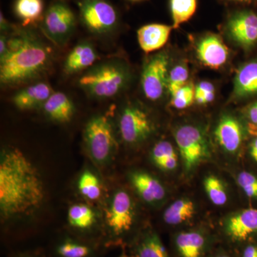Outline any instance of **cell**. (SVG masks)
<instances>
[{
  "mask_svg": "<svg viewBox=\"0 0 257 257\" xmlns=\"http://www.w3.org/2000/svg\"><path fill=\"white\" fill-rule=\"evenodd\" d=\"M195 214L194 202L187 198L179 199L168 207L164 214V221L170 226H178L192 219Z\"/></svg>",
  "mask_w": 257,
  "mask_h": 257,
  "instance_id": "cell-25",
  "label": "cell"
},
{
  "mask_svg": "<svg viewBox=\"0 0 257 257\" xmlns=\"http://www.w3.org/2000/svg\"><path fill=\"white\" fill-rule=\"evenodd\" d=\"M257 94V61L240 67L234 79V96L244 98Z\"/></svg>",
  "mask_w": 257,
  "mask_h": 257,
  "instance_id": "cell-24",
  "label": "cell"
},
{
  "mask_svg": "<svg viewBox=\"0 0 257 257\" xmlns=\"http://www.w3.org/2000/svg\"><path fill=\"white\" fill-rule=\"evenodd\" d=\"M51 51L32 32L22 31L8 40L6 54L0 57V81L14 86L40 77L49 67Z\"/></svg>",
  "mask_w": 257,
  "mask_h": 257,
  "instance_id": "cell-2",
  "label": "cell"
},
{
  "mask_svg": "<svg viewBox=\"0 0 257 257\" xmlns=\"http://www.w3.org/2000/svg\"><path fill=\"white\" fill-rule=\"evenodd\" d=\"M15 14L23 26L34 25L42 21L44 15L43 0H15Z\"/></svg>",
  "mask_w": 257,
  "mask_h": 257,
  "instance_id": "cell-26",
  "label": "cell"
},
{
  "mask_svg": "<svg viewBox=\"0 0 257 257\" xmlns=\"http://www.w3.org/2000/svg\"><path fill=\"white\" fill-rule=\"evenodd\" d=\"M214 135L219 146L227 153H236L242 143V126L239 120L231 115H224L221 118Z\"/></svg>",
  "mask_w": 257,
  "mask_h": 257,
  "instance_id": "cell-19",
  "label": "cell"
},
{
  "mask_svg": "<svg viewBox=\"0 0 257 257\" xmlns=\"http://www.w3.org/2000/svg\"><path fill=\"white\" fill-rule=\"evenodd\" d=\"M45 199V185L36 166L19 149H4L0 155L2 223L9 224L33 216Z\"/></svg>",
  "mask_w": 257,
  "mask_h": 257,
  "instance_id": "cell-1",
  "label": "cell"
},
{
  "mask_svg": "<svg viewBox=\"0 0 257 257\" xmlns=\"http://www.w3.org/2000/svg\"><path fill=\"white\" fill-rule=\"evenodd\" d=\"M233 41L243 47H250L257 42V15L251 11L236 13L226 26Z\"/></svg>",
  "mask_w": 257,
  "mask_h": 257,
  "instance_id": "cell-15",
  "label": "cell"
},
{
  "mask_svg": "<svg viewBox=\"0 0 257 257\" xmlns=\"http://www.w3.org/2000/svg\"><path fill=\"white\" fill-rule=\"evenodd\" d=\"M101 247L100 243L90 241L70 234L57 238L52 247V257H97Z\"/></svg>",
  "mask_w": 257,
  "mask_h": 257,
  "instance_id": "cell-14",
  "label": "cell"
},
{
  "mask_svg": "<svg viewBox=\"0 0 257 257\" xmlns=\"http://www.w3.org/2000/svg\"><path fill=\"white\" fill-rule=\"evenodd\" d=\"M84 141L88 155L96 165L110 163L117 148L111 119L104 114L92 116L84 128Z\"/></svg>",
  "mask_w": 257,
  "mask_h": 257,
  "instance_id": "cell-5",
  "label": "cell"
},
{
  "mask_svg": "<svg viewBox=\"0 0 257 257\" xmlns=\"http://www.w3.org/2000/svg\"><path fill=\"white\" fill-rule=\"evenodd\" d=\"M77 189L83 197L92 202L99 200L103 194L100 179L89 169L84 170L79 176L77 180Z\"/></svg>",
  "mask_w": 257,
  "mask_h": 257,
  "instance_id": "cell-27",
  "label": "cell"
},
{
  "mask_svg": "<svg viewBox=\"0 0 257 257\" xmlns=\"http://www.w3.org/2000/svg\"><path fill=\"white\" fill-rule=\"evenodd\" d=\"M213 238L202 229L178 231L172 239L174 251L177 257H209Z\"/></svg>",
  "mask_w": 257,
  "mask_h": 257,
  "instance_id": "cell-12",
  "label": "cell"
},
{
  "mask_svg": "<svg viewBox=\"0 0 257 257\" xmlns=\"http://www.w3.org/2000/svg\"><path fill=\"white\" fill-rule=\"evenodd\" d=\"M197 0H170L171 14L174 29L187 23L196 13Z\"/></svg>",
  "mask_w": 257,
  "mask_h": 257,
  "instance_id": "cell-28",
  "label": "cell"
},
{
  "mask_svg": "<svg viewBox=\"0 0 257 257\" xmlns=\"http://www.w3.org/2000/svg\"><path fill=\"white\" fill-rule=\"evenodd\" d=\"M130 183L142 199L150 204H157L166 197V189L162 182L143 171H134L128 175Z\"/></svg>",
  "mask_w": 257,
  "mask_h": 257,
  "instance_id": "cell-18",
  "label": "cell"
},
{
  "mask_svg": "<svg viewBox=\"0 0 257 257\" xmlns=\"http://www.w3.org/2000/svg\"><path fill=\"white\" fill-rule=\"evenodd\" d=\"M130 80L127 67L117 61H108L87 70L79 79V87L98 99H109L119 94Z\"/></svg>",
  "mask_w": 257,
  "mask_h": 257,
  "instance_id": "cell-4",
  "label": "cell"
},
{
  "mask_svg": "<svg viewBox=\"0 0 257 257\" xmlns=\"http://www.w3.org/2000/svg\"><path fill=\"white\" fill-rule=\"evenodd\" d=\"M169 64V56L164 52L153 56L145 64L142 73V89L150 100H159L167 90Z\"/></svg>",
  "mask_w": 257,
  "mask_h": 257,
  "instance_id": "cell-10",
  "label": "cell"
},
{
  "mask_svg": "<svg viewBox=\"0 0 257 257\" xmlns=\"http://www.w3.org/2000/svg\"><path fill=\"white\" fill-rule=\"evenodd\" d=\"M215 98V87L212 83L202 81L195 87V101L201 105L212 102Z\"/></svg>",
  "mask_w": 257,
  "mask_h": 257,
  "instance_id": "cell-33",
  "label": "cell"
},
{
  "mask_svg": "<svg viewBox=\"0 0 257 257\" xmlns=\"http://www.w3.org/2000/svg\"><path fill=\"white\" fill-rule=\"evenodd\" d=\"M236 257H257V241L240 246L239 256Z\"/></svg>",
  "mask_w": 257,
  "mask_h": 257,
  "instance_id": "cell-35",
  "label": "cell"
},
{
  "mask_svg": "<svg viewBox=\"0 0 257 257\" xmlns=\"http://www.w3.org/2000/svg\"><path fill=\"white\" fill-rule=\"evenodd\" d=\"M178 165V157L177 155L171 157L167 160L162 161L160 162L157 167L160 170L166 171V172H170V171L175 170Z\"/></svg>",
  "mask_w": 257,
  "mask_h": 257,
  "instance_id": "cell-36",
  "label": "cell"
},
{
  "mask_svg": "<svg viewBox=\"0 0 257 257\" xmlns=\"http://www.w3.org/2000/svg\"><path fill=\"white\" fill-rule=\"evenodd\" d=\"M195 100V87L187 83L178 92L171 96V104L177 109H184L192 105Z\"/></svg>",
  "mask_w": 257,
  "mask_h": 257,
  "instance_id": "cell-31",
  "label": "cell"
},
{
  "mask_svg": "<svg viewBox=\"0 0 257 257\" xmlns=\"http://www.w3.org/2000/svg\"><path fill=\"white\" fill-rule=\"evenodd\" d=\"M49 119L57 123H67L72 119L75 108L72 101L64 93L53 92L42 106Z\"/></svg>",
  "mask_w": 257,
  "mask_h": 257,
  "instance_id": "cell-23",
  "label": "cell"
},
{
  "mask_svg": "<svg viewBox=\"0 0 257 257\" xmlns=\"http://www.w3.org/2000/svg\"><path fill=\"white\" fill-rule=\"evenodd\" d=\"M248 116L253 124L257 125V102L251 106L248 111Z\"/></svg>",
  "mask_w": 257,
  "mask_h": 257,
  "instance_id": "cell-38",
  "label": "cell"
},
{
  "mask_svg": "<svg viewBox=\"0 0 257 257\" xmlns=\"http://www.w3.org/2000/svg\"><path fill=\"white\" fill-rule=\"evenodd\" d=\"M127 246L137 257H170L160 235L152 228L138 231Z\"/></svg>",
  "mask_w": 257,
  "mask_h": 257,
  "instance_id": "cell-16",
  "label": "cell"
},
{
  "mask_svg": "<svg viewBox=\"0 0 257 257\" xmlns=\"http://www.w3.org/2000/svg\"><path fill=\"white\" fill-rule=\"evenodd\" d=\"M52 93V88L48 84L38 82L16 93L13 101L20 110H32L43 106Z\"/></svg>",
  "mask_w": 257,
  "mask_h": 257,
  "instance_id": "cell-21",
  "label": "cell"
},
{
  "mask_svg": "<svg viewBox=\"0 0 257 257\" xmlns=\"http://www.w3.org/2000/svg\"><path fill=\"white\" fill-rule=\"evenodd\" d=\"M12 257H42L40 253L37 251H25V252H21L17 253Z\"/></svg>",
  "mask_w": 257,
  "mask_h": 257,
  "instance_id": "cell-41",
  "label": "cell"
},
{
  "mask_svg": "<svg viewBox=\"0 0 257 257\" xmlns=\"http://www.w3.org/2000/svg\"><path fill=\"white\" fill-rule=\"evenodd\" d=\"M250 155L257 163V138L253 140L250 146Z\"/></svg>",
  "mask_w": 257,
  "mask_h": 257,
  "instance_id": "cell-40",
  "label": "cell"
},
{
  "mask_svg": "<svg viewBox=\"0 0 257 257\" xmlns=\"http://www.w3.org/2000/svg\"><path fill=\"white\" fill-rule=\"evenodd\" d=\"M237 182L245 194L249 198H257V177L247 172L238 175Z\"/></svg>",
  "mask_w": 257,
  "mask_h": 257,
  "instance_id": "cell-34",
  "label": "cell"
},
{
  "mask_svg": "<svg viewBox=\"0 0 257 257\" xmlns=\"http://www.w3.org/2000/svg\"><path fill=\"white\" fill-rule=\"evenodd\" d=\"M135 207L131 196L117 189L108 202L102 229V243L106 246H127L135 234Z\"/></svg>",
  "mask_w": 257,
  "mask_h": 257,
  "instance_id": "cell-3",
  "label": "cell"
},
{
  "mask_svg": "<svg viewBox=\"0 0 257 257\" xmlns=\"http://www.w3.org/2000/svg\"><path fill=\"white\" fill-rule=\"evenodd\" d=\"M172 27L163 24L153 23L139 29V45L146 53L162 48L170 38Z\"/></svg>",
  "mask_w": 257,
  "mask_h": 257,
  "instance_id": "cell-20",
  "label": "cell"
},
{
  "mask_svg": "<svg viewBox=\"0 0 257 257\" xmlns=\"http://www.w3.org/2000/svg\"><path fill=\"white\" fill-rule=\"evenodd\" d=\"M75 26V15L64 0L53 2L42 20V31L47 38L60 46L68 40Z\"/></svg>",
  "mask_w": 257,
  "mask_h": 257,
  "instance_id": "cell-8",
  "label": "cell"
},
{
  "mask_svg": "<svg viewBox=\"0 0 257 257\" xmlns=\"http://www.w3.org/2000/svg\"><path fill=\"white\" fill-rule=\"evenodd\" d=\"M222 234L230 244L241 246L257 241V209H243L230 216L223 224Z\"/></svg>",
  "mask_w": 257,
  "mask_h": 257,
  "instance_id": "cell-11",
  "label": "cell"
},
{
  "mask_svg": "<svg viewBox=\"0 0 257 257\" xmlns=\"http://www.w3.org/2000/svg\"><path fill=\"white\" fill-rule=\"evenodd\" d=\"M67 222L77 236L102 244L97 235L96 212L87 204L79 203L71 206L67 211Z\"/></svg>",
  "mask_w": 257,
  "mask_h": 257,
  "instance_id": "cell-13",
  "label": "cell"
},
{
  "mask_svg": "<svg viewBox=\"0 0 257 257\" xmlns=\"http://www.w3.org/2000/svg\"><path fill=\"white\" fill-rule=\"evenodd\" d=\"M209 257H236L233 256L232 254L227 252V251H225L224 249L219 250V251H216V252H214L211 253L210 256Z\"/></svg>",
  "mask_w": 257,
  "mask_h": 257,
  "instance_id": "cell-42",
  "label": "cell"
},
{
  "mask_svg": "<svg viewBox=\"0 0 257 257\" xmlns=\"http://www.w3.org/2000/svg\"><path fill=\"white\" fill-rule=\"evenodd\" d=\"M198 59L204 66L217 69L224 66L229 59V50L215 35L203 37L197 46Z\"/></svg>",
  "mask_w": 257,
  "mask_h": 257,
  "instance_id": "cell-17",
  "label": "cell"
},
{
  "mask_svg": "<svg viewBox=\"0 0 257 257\" xmlns=\"http://www.w3.org/2000/svg\"><path fill=\"white\" fill-rule=\"evenodd\" d=\"M119 257H137L135 255L132 254V253L126 252V250L124 248H123L122 252L119 255Z\"/></svg>",
  "mask_w": 257,
  "mask_h": 257,
  "instance_id": "cell-43",
  "label": "cell"
},
{
  "mask_svg": "<svg viewBox=\"0 0 257 257\" xmlns=\"http://www.w3.org/2000/svg\"><path fill=\"white\" fill-rule=\"evenodd\" d=\"M8 48V40L5 35H2L0 38V57H3L6 54Z\"/></svg>",
  "mask_w": 257,
  "mask_h": 257,
  "instance_id": "cell-37",
  "label": "cell"
},
{
  "mask_svg": "<svg viewBox=\"0 0 257 257\" xmlns=\"http://www.w3.org/2000/svg\"><path fill=\"white\" fill-rule=\"evenodd\" d=\"M119 131L125 143L136 145L144 143L154 132L153 121L141 106L128 104L119 114Z\"/></svg>",
  "mask_w": 257,
  "mask_h": 257,
  "instance_id": "cell-9",
  "label": "cell"
},
{
  "mask_svg": "<svg viewBox=\"0 0 257 257\" xmlns=\"http://www.w3.org/2000/svg\"><path fill=\"white\" fill-rule=\"evenodd\" d=\"M175 155H177L173 145L170 142L164 141V140L155 144L150 153L152 162L156 167L162 161Z\"/></svg>",
  "mask_w": 257,
  "mask_h": 257,
  "instance_id": "cell-32",
  "label": "cell"
},
{
  "mask_svg": "<svg viewBox=\"0 0 257 257\" xmlns=\"http://www.w3.org/2000/svg\"><path fill=\"white\" fill-rule=\"evenodd\" d=\"M131 1L137 2V1H141V0H131Z\"/></svg>",
  "mask_w": 257,
  "mask_h": 257,
  "instance_id": "cell-45",
  "label": "cell"
},
{
  "mask_svg": "<svg viewBox=\"0 0 257 257\" xmlns=\"http://www.w3.org/2000/svg\"><path fill=\"white\" fill-rule=\"evenodd\" d=\"M0 28H1L2 31L3 32L8 31L11 28L9 22L5 18L3 13H1V15H0Z\"/></svg>",
  "mask_w": 257,
  "mask_h": 257,
  "instance_id": "cell-39",
  "label": "cell"
},
{
  "mask_svg": "<svg viewBox=\"0 0 257 257\" xmlns=\"http://www.w3.org/2000/svg\"><path fill=\"white\" fill-rule=\"evenodd\" d=\"M78 6L83 25L94 35L110 34L119 24L117 11L108 0H79Z\"/></svg>",
  "mask_w": 257,
  "mask_h": 257,
  "instance_id": "cell-6",
  "label": "cell"
},
{
  "mask_svg": "<svg viewBox=\"0 0 257 257\" xmlns=\"http://www.w3.org/2000/svg\"><path fill=\"white\" fill-rule=\"evenodd\" d=\"M231 1L236 2V3H245V4H251L256 0H231Z\"/></svg>",
  "mask_w": 257,
  "mask_h": 257,
  "instance_id": "cell-44",
  "label": "cell"
},
{
  "mask_svg": "<svg viewBox=\"0 0 257 257\" xmlns=\"http://www.w3.org/2000/svg\"><path fill=\"white\" fill-rule=\"evenodd\" d=\"M189 79V69L184 64H179L173 67L169 74L167 91L172 96L178 92L181 88L187 84Z\"/></svg>",
  "mask_w": 257,
  "mask_h": 257,
  "instance_id": "cell-30",
  "label": "cell"
},
{
  "mask_svg": "<svg viewBox=\"0 0 257 257\" xmlns=\"http://www.w3.org/2000/svg\"><path fill=\"white\" fill-rule=\"evenodd\" d=\"M204 186L208 197L214 205L221 207L227 202V192L221 179L216 176H208L204 179Z\"/></svg>",
  "mask_w": 257,
  "mask_h": 257,
  "instance_id": "cell-29",
  "label": "cell"
},
{
  "mask_svg": "<svg viewBox=\"0 0 257 257\" xmlns=\"http://www.w3.org/2000/svg\"><path fill=\"white\" fill-rule=\"evenodd\" d=\"M175 138L186 172H191L209 158V143L200 128L191 124L179 126L176 130Z\"/></svg>",
  "mask_w": 257,
  "mask_h": 257,
  "instance_id": "cell-7",
  "label": "cell"
},
{
  "mask_svg": "<svg viewBox=\"0 0 257 257\" xmlns=\"http://www.w3.org/2000/svg\"><path fill=\"white\" fill-rule=\"evenodd\" d=\"M95 49L89 42H82L71 50L64 61V70L67 74L82 72L92 67L97 60Z\"/></svg>",
  "mask_w": 257,
  "mask_h": 257,
  "instance_id": "cell-22",
  "label": "cell"
}]
</instances>
